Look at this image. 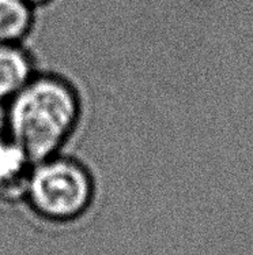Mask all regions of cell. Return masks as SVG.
<instances>
[{
    "label": "cell",
    "mask_w": 253,
    "mask_h": 255,
    "mask_svg": "<svg viewBox=\"0 0 253 255\" xmlns=\"http://www.w3.org/2000/svg\"><path fill=\"white\" fill-rule=\"evenodd\" d=\"M1 110V130L36 162L66 151L82 126L84 97L70 77L40 68Z\"/></svg>",
    "instance_id": "obj_1"
},
{
    "label": "cell",
    "mask_w": 253,
    "mask_h": 255,
    "mask_svg": "<svg viewBox=\"0 0 253 255\" xmlns=\"http://www.w3.org/2000/svg\"><path fill=\"white\" fill-rule=\"evenodd\" d=\"M98 183L86 162L63 151L33 164L22 203L52 225H71L93 210Z\"/></svg>",
    "instance_id": "obj_2"
},
{
    "label": "cell",
    "mask_w": 253,
    "mask_h": 255,
    "mask_svg": "<svg viewBox=\"0 0 253 255\" xmlns=\"http://www.w3.org/2000/svg\"><path fill=\"white\" fill-rule=\"evenodd\" d=\"M33 164L22 146L0 130V203H22Z\"/></svg>",
    "instance_id": "obj_3"
},
{
    "label": "cell",
    "mask_w": 253,
    "mask_h": 255,
    "mask_svg": "<svg viewBox=\"0 0 253 255\" xmlns=\"http://www.w3.org/2000/svg\"><path fill=\"white\" fill-rule=\"evenodd\" d=\"M40 70L27 44L0 42V108L15 96Z\"/></svg>",
    "instance_id": "obj_4"
},
{
    "label": "cell",
    "mask_w": 253,
    "mask_h": 255,
    "mask_svg": "<svg viewBox=\"0 0 253 255\" xmlns=\"http://www.w3.org/2000/svg\"><path fill=\"white\" fill-rule=\"evenodd\" d=\"M37 11L26 0H0V42L27 44L36 29Z\"/></svg>",
    "instance_id": "obj_5"
},
{
    "label": "cell",
    "mask_w": 253,
    "mask_h": 255,
    "mask_svg": "<svg viewBox=\"0 0 253 255\" xmlns=\"http://www.w3.org/2000/svg\"><path fill=\"white\" fill-rule=\"evenodd\" d=\"M26 1L30 5H33L36 10H40V8H44V7L53 4L56 0H26Z\"/></svg>",
    "instance_id": "obj_6"
}]
</instances>
